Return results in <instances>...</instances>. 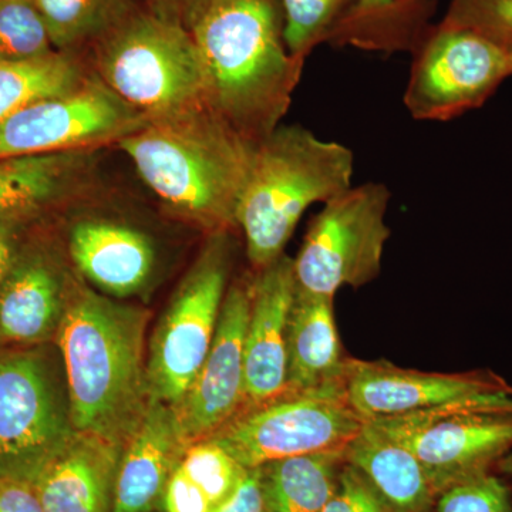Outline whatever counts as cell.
<instances>
[{
    "mask_svg": "<svg viewBox=\"0 0 512 512\" xmlns=\"http://www.w3.org/2000/svg\"><path fill=\"white\" fill-rule=\"evenodd\" d=\"M188 18L208 106L258 143L284 119L303 69L286 49L274 2L200 0Z\"/></svg>",
    "mask_w": 512,
    "mask_h": 512,
    "instance_id": "cell-1",
    "label": "cell"
},
{
    "mask_svg": "<svg viewBox=\"0 0 512 512\" xmlns=\"http://www.w3.org/2000/svg\"><path fill=\"white\" fill-rule=\"evenodd\" d=\"M144 312L87 288L67 299L57 329L77 433L124 448L146 413L150 393Z\"/></svg>",
    "mask_w": 512,
    "mask_h": 512,
    "instance_id": "cell-2",
    "label": "cell"
},
{
    "mask_svg": "<svg viewBox=\"0 0 512 512\" xmlns=\"http://www.w3.org/2000/svg\"><path fill=\"white\" fill-rule=\"evenodd\" d=\"M117 144L171 210L217 232L237 225L256 143L208 104L147 120Z\"/></svg>",
    "mask_w": 512,
    "mask_h": 512,
    "instance_id": "cell-3",
    "label": "cell"
},
{
    "mask_svg": "<svg viewBox=\"0 0 512 512\" xmlns=\"http://www.w3.org/2000/svg\"><path fill=\"white\" fill-rule=\"evenodd\" d=\"M353 173L348 147L305 127L279 124L259 140L237 211L251 264L262 269L284 255L303 212L348 191Z\"/></svg>",
    "mask_w": 512,
    "mask_h": 512,
    "instance_id": "cell-4",
    "label": "cell"
},
{
    "mask_svg": "<svg viewBox=\"0 0 512 512\" xmlns=\"http://www.w3.org/2000/svg\"><path fill=\"white\" fill-rule=\"evenodd\" d=\"M99 42L103 83L147 120L207 104L200 53L170 13L134 10Z\"/></svg>",
    "mask_w": 512,
    "mask_h": 512,
    "instance_id": "cell-5",
    "label": "cell"
},
{
    "mask_svg": "<svg viewBox=\"0 0 512 512\" xmlns=\"http://www.w3.org/2000/svg\"><path fill=\"white\" fill-rule=\"evenodd\" d=\"M62 370L42 346L0 355V477L35 484L72 443Z\"/></svg>",
    "mask_w": 512,
    "mask_h": 512,
    "instance_id": "cell-6",
    "label": "cell"
},
{
    "mask_svg": "<svg viewBox=\"0 0 512 512\" xmlns=\"http://www.w3.org/2000/svg\"><path fill=\"white\" fill-rule=\"evenodd\" d=\"M365 420L350 406L345 382L286 392L242 410L211 439L247 470L282 458L343 451Z\"/></svg>",
    "mask_w": 512,
    "mask_h": 512,
    "instance_id": "cell-7",
    "label": "cell"
},
{
    "mask_svg": "<svg viewBox=\"0 0 512 512\" xmlns=\"http://www.w3.org/2000/svg\"><path fill=\"white\" fill-rule=\"evenodd\" d=\"M409 448L434 494L491 473L512 448V393L443 409L367 420Z\"/></svg>",
    "mask_w": 512,
    "mask_h": 512,
    "instance_id": "cell-8",
    "label": "cell"
},
{
    "mask_svg": "<svg viewBox=\"0 0 512 512\" xmlns=\"http://www.w3.org/2000/svg\"><path fill=\"white\" fill-rule=\"evenodd\" d=\"M390 191L367 183L326 201L293 259L296 291L335 298L343 286L359 288L380 274Z\"/></svg>",
    "mask_w": 512,
    "mask_h": 512,
    "instance_id": "cell-9",
    "label": "cell"
},
{
    "mask_svg": "<svg viewBox=\"0 0 512 512\" xmlns=\"http://www.w3.org/2000/svg\"><path fill=\"white\" fill-rule=\"evenodd\" d=\"M229 271L225 232H217L185 276L151 339L150 399L175 407L190 390L217 332Z\"/></svg>",
    "mask_w": 512,
    "mask_h": 512,
    "instance_id": "cell-10",
    "label": "cell"
},
{
    "mask_svg": "<svg viewBox=\"0 0 512 512\" xmlns=\"http://www.w3.org/2000/svg\"><path fill=\"white\" fill-rule=\"evenodd\" d=\"M510 76V47L473 30L441 25L414 60L404 104L416 120L456 119L483 106Z\"/></svg>",
    "mask_w": 512,
    "mask_h": 512,
    "instance_id": "cell-11",
    "label": "cell"
},
{
    "mask_svg": "<svg viewBox=\"0 0 512 512\" xmlns=\"http://www.w3.org/2000/svg\"><path fill=\"white\" fill-rule=\"evenodd\" d=\"M146 123L106 84L84 79L70 92L29 104L6 120L0 126V160L117 143Z\"/></svg>",
    "mask_w": 512,
    "mask_h": 512,
    "instance_id": "cell-12",
    "label": "cell"
},
{
    "mask_svg": "<svg viewBox=\"0 0 512 512\" xmlns=\"http://www.w3.org/2000/svg\"><path fill=\"white\" fill-rule=\"evenodd\" d=\"M345 392L363 420H375L494 399L512 393V386L491 372L446 375L348 360Z\"/></svg>",
    "mask_w": 512,
    "mask_h": 512,
    "instance_id": "cell-13",
    "label": "cell"
},
{
    "mask_svg": "<svg viewBox=\"0 0 512 512\" xmlns=\"http://www.w3.org/2000/svg\"><path fill=\"white\" fill-rule=\"evenodd\" d=\"M249 311V288L232 286L222 303L207 359L184 399L173 407L188 447L217 433L242 407Z\"/></svg>",
    "mask_w": 512,
    "mask_h": 512,
    "instance_id": "cell-14",
    "label": "cell"
},
{
    "mask_svg": "<svg viewBox=\"0 0 512 512\" xmlns=\"http://www.w3.org/2000/svg\"><path fill=\"white\" fill-rule=\"evenodd\" d=\"M249 293L244 410L271 402L288 390V325L296 296L293 259L284 254L259 269Z\"/></svg>",
    "mask_w": 512,
    "mask_h": 512,
    "instance_id": "cell-15",
    "label": "cell"
},
{
    "mask_svg": "<svg viewBox=\"0 0 512 512\" xmlns=\"http://www.w3.org/2000/svg\"><path fill=\"white\" fill-rule=\"evenodd\" d=\"M188 446L173 407L150 399L117 467L113 512H153Z\"/></svg>",
    "mask_w": 512,
    "mask_h": 512,
    "instance_id": "cell-16",
    "label": "cell"
},
{
    "mask_svg": "<svg viewBox=\"0 0 512 512\" xmlns=\"http://www.w3.org/2000/svg\"><path fill=\"white\" fill-rule=\"evenodd\" d=\"M123 448L76 433L70 446L35 484L45 512H113L114 484Z\"/></svg>",
    "mask_w": 512,
    "mask_h": 512,
    "instance_id": "cell-17",
    "label": "cell"
},
{
    "mask_svg": "<svg viewBox=\"0 0 512 512\" xmlns=\"http://www.w3.org/2000/svg\"><path fill=\"white\" fill-rule=\"evenodd\" d=\"M69 248L80 274L100 291L119 298L141 291L156 262L146 235L111 221L74 225Z\"/></svg>",
    "mask_w": 512,
    "mask_h": 512,
    "instance_id": "cell-18",
    "label": "cell"
},
{
    "mask_svg": "<svg viewBox=\"0 0 512 512\" xmlns=\"http://www.w3.org/2000/svg\"><path fill=\"white\" fill-rule=\"evenodd\" d=\"M343 458L379 495L387 512H430L433 507L437 495L419 460L370 421L349 441Z\"/></svg>",
    "mask_w": 512,
    "mask_h": 512,
    "instance_id": "cell-19",
    "label": "cell"
},
{
    "mask_svg": "<svg viewBox=\"0 0 512 512\" xmlns=\"http://www.w3.org/2000/svg\"><path fill=\"white\" fill-rule=\"evenodd\" d=\"M66 302L55 266L42 256L16 259L0 284V338L19 345L49 339L59 329Z\"/></svg>",
    "mask_w": 512,
    "mask_h": 512,
    "instance_id": "cell-20",
    "label": "cell"
},
{
    "mask_svg": "<svg viewBox=\"0 0 512 512\" xmlns=\"http://www.w3.org/2000/svg\"><path fill=\"white\" fill-rule=\"evenodd\" d=\"M343 359L333 299L296 291L288 325V390L320 389L343 383Z\"/></svg>",
    "mask_w": 512,
    "mask_h": 512,
    "instance_id": "cell-21",
    "label": "cell"
},
{
    "mask_svg": "<svg viewBox=\"0 0 512 512\" xmlns=\"http://www.w3.org/2000/svg\"><path fill=\"white\" fill-rule=\"evenodd\" d=\"M343 464V451H325L259 468L266 511L322 512L338 487Z\"/></svg>",
    "mask_w": 512,
    "mask_h": 512,
    "instance_id": "cell-22",
    "label": "cell"
},
{
    "mask_svg": "<svg viewBox=\"0 0 512 512\" xmlns=\"http://www.w3.org/2000/svg\"><path fill=\"white\" fill-rule=\"evenodd\" d=\"M77 153L0 160V218L35 210L57 197L72 177Z\"/></svg>",
    "mask_w": 512,
    "mask_h": 512,
    "instance_id": "cell-23",
    "label": "cell"
},
{
    "mask_svg": "<svg viewBox=\"0 0 512 512\" xmlns=\"http://www.w3.org/2000/svg\"><path fill=\"white\" fill-rule=\"evenodd\" d=\"M84 79L79 66L64 53L26 60H0V126L29 104L70 92Z\"/></svg>",
    "mask_w": 512,
    "mask_h": 512,
    "instance_id": "cell-24",
    "label": "cell"
},
{
    "mask_svg": "<svg viewBox=\"0 0 512 512\" xmlns=\"http://www.w3.org/2000/svg\"><path fill=\"white\" fill-rule=\"evenodd\" d=\"M57 52L100 40L134 12L130 0H33Z\"/></svg>",
    "mask_w": 512,
    "mask_h": 512,
    "instance_id": "cell-25",
    "label": "cell"
},
{
    "mask_svg": "<svg viewBox=\"0 0 512 512\" xmlns=\"http://www.w3.org/2000/svg\"><path fill=\"white\" fill-rule=\"evenodd\" d=\"M55 53L33 0H0V60L26 62Z\"/></svg>",
    "mask_w": 512,
    "mask_h": 512,
    "instance_id": "cell-26",
    "label": "cell"
},
{
    "mask_svg": "<svg viewBox=\"0 0 512 512\" xmlns=\"http://www.w3.org/2000/svg\"><path fill=\"white\" fill-rule=\"evenodd\" d=\"M178 467L207 495L214 511L237 491L248 471L211 439L192 443Z\"/></svg>",
    "mask_w": 512,
    "mask_h": 512,
    "instance_id": "cell-27",
    "label": "cell"
},
{
    "mask_svg": "<svg viewBox=\"0 0 512 512\" xmlns=\"http://www.w3.org/2000/svg\"><path fill=\"white\" fill-rule=\"evenodd\" d=\"M348 0H282V37L293 57L305 60L309 50L328 33Z\"/></svg>",
    "mask_w": 512,
    "mask_h": 512,
    "instance_id": "cell-28",
    "label": "cell"
},
{
    "mask_svg": "<svg viewBox=\"0 0 512 512\" xmlns=\"http://www.w3.org/2000/svg\"><path fill=\"white\" fill-rule=\"evenodd\" d=\"M443 25L473 30L512 49V0H453Z\"/></svg>",
    "mask_w": 512,
    "mask_h": 512,
    "instance_id": "cell-29",
    "label": "cell"
},
{
    "mask_svg": "<svg viewBox=\"0 0 512 512\" xmlns=\"http://www.w3.org/2000/svg\"><path fill=\"white\" fill-rule=\"evenodd\" d=\"M439 512H512L510 487L493 473L454 485L437 497Z\"/></svg>",
    "mask_w": 512,
    "mask_h": 512,
    "instance_id": "cell-30",
    "label": "cell"
},
{
    "mask_svg": "<svg viewBox=\"0 0 512 512\" xmlns=\"http://www.w3.org/2000/svg\"><path fill=\"white\" fill-rule=\"evenodd\" d=\"M322 512H387L379 495L355 468L343 464L338 487Z\"/></svg>",
    "mask_w": 512,
    "mask_h": 512,
    "instance_id": "cell-31",
    "label": "cell"
},
{
    "mask_svg": "<svg viewBox=\"0 0 512 512\" xmlns=\"http://www.w3.org/2000/svg\"><path fill=\"white\" fill-rule=\"evenodd\" d=\"M161 507L164 512H214L207 495L178 466L165 487Z\"/></svg>",
    "mask_w": 512,
    "mask_h": 512,
    "instance_id": "cell-32",
    "label": "cell"
},
{
    "mask_svg": "<svg viewBox=\"0 0 512 512\" xmlns=\"http://www.w3.org/2000/svg\"><path fill=\"white\" fill-rule=\"evenodd\" d=\"M214 512H268L262 490L261 470H248L237 491Z\"/></svg>",
    "mask_w": 512,
    "mask_h": 512,
    "instance_id": "cell-33",
    "label": "cell"
},
{
    "mask_svg": "<svg viewBox=\"0 0 512 512\" xmlns=\"http://www.w3.org/2000/svg\"><path fill=\"white\" fill-rule=\"evenodd\" d=\"M0 512H45L35 485L0 477Z\"/></svg>",
    "mask_w": 512,
    "mask_h": 512,
    "instance_id": "cell-34",
    "label": "cell"
},
{
    "mask_svg": "<svg viewBox=\"0 0 512 512\" xmlns=\"http://www.w3.org/2000/svg\"><path fill=\"white\" fill-rule=\"evenodd\" d=\"M16 224L13 217L0 218V284L16 262Z\"/></svg>",
    "mask_w": 512,
    "mask_h": 512,
    "instance_id": "cell-35",
    "label": "cell"
},
{
    "mask_svg": "<svg viewBox=\"0 0 512 512\" xmlns=\"http://www.w3.org/2000/svg\"><path fill=\"white\" fill-rule=\"evenodd\" d=\"M393 3V0H359L357 9L362 13H372L377 12V10L390 8Z\"/></svg>",
    "mask_w": 512,
    "mask_h": 512,
    "instance_id": "cell-36",
    "label": "cell"
},
{
    "mask_svg": "<svg viewBox=\"0 0 512 512\" xmlns=\"http://www.w3.org/2000/svg\"><path fill=\"white\" fill-rule=\"evenodd\" d=\"M157 2L163 3L167 9H187V12L190 13L200 0H157Z\"/></svg>",
    "mask_w": 512,
    "mask_h": 512,
    "instance_id": "cell-37",
    "label": "cell"
},
{
    "mask_svg": "<svg viewBox=\"0 0 512 512\" xmlns=\"http://www.w3.org/2000/svg\"><path fill=\"white\" fill-rule=\"evenodd\" d=\"M495 468H497V471L501 476L510 478L512 481V448L503 458H501L500 461H498Z\"/></svg>",
    "mask_w": 512,
    "mask_h": 512,
    "instance_id": "cell-38",
    "label": "cell"
},
{
    "mask_svg": "<svg viewBox=\"0 0 512 512\" xmlns=\"http://www.w3.org/2000/svg\"><path fill=\"white\" fill-rule=\"evenodd\" d=\"M393 2H394V0H393Z\"/></svg>",
    "mask_w": 512,
    "mask_h": 512,
    "instance_id": "cell-39",
    "label": "cell"
}]
</instances>
